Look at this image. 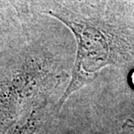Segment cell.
I'll return each instance as SVG.
<instances>
[{"instance_id":"cell-1","label":"cell","mask_w":134,"mask_h":134,"mask_svg":"<svg viewBox=\"0 0 134 134\" xmlns=\"http://www.w3.org/2000/svg\"><path fill=\"white\" fill-rule=\"evenodd\" d=\"M61 81L52 59L40 50L26 47L7 67L0 81V129L7 132L41 92L54 90ZM43 103V102H42Z\"/></svg>"},{"instance_id":"cell-3","label":"cell","mask_w":134,"mask_h":134,"mask_svg":"<svg viewBox=\"0 0 134 134\" xmlns=\"http://www.w3.org/2000/svg\"><path fill=\"white\" fill-rule=\"evenodd\" d=\"M47 101L43 102L39 105L35 107L29 113L27 119L18 124L10 131L9 134H35L42 125L44 117V111L46 108Z\"/></svg>"},{"instance_id":"cell-4","label":"cell","mask_w":134,"mask_h":134,"mask_svg":"<svg viewBox=\"0 0 134 134\" xmlns=\"http://www.w3.org/2000/svg\"><path fill=\"white\" fill-rule=\"evenodd\" d=\"M14 9L21 25L26 27L32 18L29 0H9Z\"/></svg>"},{"instance_id":"cell-6","label":"cell","mask_w":134,"mask_h":134,"mask_svg":"<svg viewBox=\"0 0 134 134\" xmlns=\"http://www.w3.org/2000/svg\"><path fill=\"white\" fill-rule=\"evenodd\" d=\"M0 18L5 22L20 25V21L9 0H0Z\"/></svg>"},{"instance_id":"cell-2","label":"cell","mask_w":134,"mask_h":134,"mask_svg":"<svg viewBox=\"0 0 134 134\" xmlns=\"http://www.w3.org/2000/svg\"><path fill=\"white\" fill-rule=\"evenodd\" d=\"M71 29L77 39V51L71 82L57 104L60 110L72 93L92 83L104 67L112 62L111 42L99 26L65 13L48 12Z\"/></svg>"},{"instance_id":"cell-7","label":"cell","mask_w":134,"mask_h":134,"mask_svg":"<svg viewBox=\"0 0 134 134\" xmlns=\"http://www.w3.org/2000/svg\"><path fill=\"white\" fill-rule=\"evenodd\" d=\"M127 130L131 134H134V121L127 123Z\"/></svg>"},{"instance_id":"cell-5","label":"cell","mask_w":134,"mask_h":134,"mask_svg":"<svg viewBox=\"0 0 134 134\" xmlns=\"http://www.w3.org/2000/svg\"><path fill=\"white\" fill-rule=\"evenodd\" d=\"M58 0H29L30 3V6H31V10H32V16L34 10H36L37 13L41 14L43 12L49 10L50 8H52V6L57 4ZM62 1V3H68L69 0H59ZM71 1V0H70ZM74 3L76 4H93L94 2H96V0H73Z\"/></svg>"}]
</instances>
